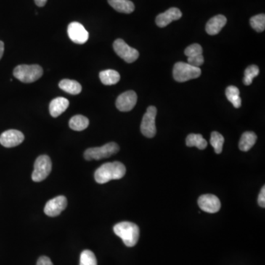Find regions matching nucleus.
Returning <instances> with one entry per match:
<instances>
[{
    "instance_id": "9d476101",
    "label": "nucleus",
    "mask_w": 265,
    "mask_h": 265,
    "mask_svg": "<svg viewBox=\"0 0 265 265\" xmlns=\"http://www.w3.org/2000/svg\"><path fill=\"white\" fill-rule=\"evenodd\" d=\"M137 102V94L133 91H128L120 94L116 101V106L120 112L132 110Z\"/></svg>"
},
{
    "instance_id": "f3484780",
    "label": "nucleus",
    "mask_w": 265,
    "mask_h": 265,
    "mask_svg": "<svg viewBox=\"0 0 265 265\" xmlns=\"http://www.w3.org/2000/svg\"><path fill=\"white\" fill-rule=\"evenodd\" d=\"M109 5L116 11L123 14H131L134 11L135 6L130 0H108Z\"/></svg>"
},
{
    "instance_id": "6ab92c4d",
    "label": "nucleus",
    "mask_w": 265,
    "mask_h": 265,
    "mask_svg": "<svg viewBox=\"0 0 265 265\" xmlns=\"http://www.w3.org/2000/svg\"><path fill=\"white\" fill-rule=\"evenodd\" d=\"M99 79L102 84L112 86L117 84L120 80V75L118 72L113 70H107L99 72Z\"/></svg>"
},
{
    "instance_id": "f257e3e1",
    "label": "nucleus",
    "mask_w": 265,
    "mask_h": 265,
    "mask_svg": "<svg viewBox=\"0 0 265 265\" xmlns=\"http://www.w3.org/2000/svg\"><path fill=\"white\" fill-rule=\"evenodd\" d=\"M126 168L121 162H109L99 167L94 173V179L98 184H103L112 180L123 178Z\"/></svg>"
},
{
    "instance_id": "0eeeda50",
    "label": "nucleus",
    "mask_w": 265,
    "mask_h": 265,
    "mask_svg": "<svg viewBox=\"0 0 265 265\" xmlns=\"http://www.w3.org/2000/svg\"><path fill=\"white\" fill-rule=\"evenodd\" d=\"M156 115V108L151 105L147 108V112L143 116L141 124V132L146 137L152 138L156 134V127H155Z\"/></svg>"
},
{
    "instance_id": "dca6fc26",
    "label": "nucleus",
    "mask_w": 265,
    "mask_h": 265,
    "mask_svg": "<svg viewBox=\"0 0 265 265\" xmlns=\"http://www.w3.org/2000/svg\"><path fill=\"white\" fill-rule=\"evenodd\" d=\"M70 102L64 97L53 99L49 104V113L52 117H58L68 109Z\"/></svg>"
},
{
    "instance_id": "c756f323",
    "label": "nucleus",
    "mask_w": 265,
    "mask_h": 265,
    "mask_svg": "<svg viewBox=\"0 0 265 265\" xmlns=\"http://www.w3.org/2000/svg\"><path fill=\"white\" fill-rule=\"evenodd\" d=\"M258 203L260 206L264 208L265 207V186H263L262 189H261L258 197Z\"/></svg>"
},
{
    "instance_id": "f8f14e48",
    "label": "nucleus",
    "mask_w": 265,
    "mask_h": 265,
    "mask_svg": "<svg viewBox=\"0 0 265 265\" xmlns=\"http://www.w3.org/2000/svg\"><path fill=\"white\" fill-rule=\"evenodd\" d=\"M67 206V200L65 196L60 195L49 200L44 207V213L47 216L56 217Z\"/></svg>"
},
{
    "instance_id": "7ed1b4c3",
    "label": "nucleus",
    "mask_w": 265,
    "mask_h": 265,
    "mask_svg": "<svg viewBox=\"0 0 265 265\" xmlns=\"http://www.w3.org/2000/svg\"><path fill=\"white\" fill-rule=\"evenodd\" d=\"M43 75V69L39 65H19L14 70V76L22 83H31Z\"/></svg>"
},
{
    "instance_id": "7c9ffc66",
    "label": "nucleus",
    "mask_w": 265,
    "mask_h": 265,
    "mask_svg": "<svg viewBox=\"0 0 265 265\" xmlns=\"http://www.w3.org/2000/svg\"><path fill=\"white\" fill-rule=\"evenodd\" d=\"M37 265H53L50 258L46 256H41L37 261Z\"/></svg>"
},
{
    "instance_id": "4468645a",
    "label": "nucleus",
    "mask_w": 265,
    "mask_h": 265,
    "mask_svg": "<svg viewBox=\"0 0 265 265\" xmlns=\"http://www.w3.org/2000/svg\"><path fill=\"white\" fill-rule=\"evenodd\" d=\"M182 17V13L177 8H171L163 14L157 16L155 23L159 27H165L173 21L178 20Z\"/></svg>"
},
{
    "instance_id": "bb28decb",
    "label": "nucleus",
    "mask_w": 265,
    "mask_h": 265,
    "mask_svg": "<svg viewBox=\"0 0 265 265\" xmlns=\"http://www.w3.org/2000/svg\"><path fill=\"white\" fill-rule=\"evenodd\" d=\"M80 265H97L95 255L91 250H83L80 254Z\"/></svg>"
},
{
    "instance_id": "20e7f679",
    "label": "nucleus",
    "mask_w": 265,
    "mask_h": 265,
    "mask_svg": "<svg viewBox=\"0 0 265 265\" xmlns=\"http://www.w3.org/2000/svg\"><path fill=\"white\" fill-rule=\"evenodd\" d=\"M201 75V70L199 67H193L184 62H178L173 68V78L180 83L195 79Z\"/></svg>"
},
{
    "instance_id": "f03ea898",
    "label": "nucleus",
    "mask_w": 265,
    "mask_h": 265,
    "mask_svg": "<svg viewBox=\"0 0 265 265\" xmlns=\"http://www.w3.org/2000/svg\"><path fill=\"white\" fill-rule=\"evenodd\" d=\"M114 231L128 247L135 246L139 239V228L131 222L117 223L114 227Z\"/></svg>"
},
{
    "instance_id": "423d86ee",
    "label": "nucleus",
    "mask_w": 265,
    "mask_h": 265,
    "mask_svg": "<svg viewBox=\"0 0 265 265\" xmlns=\"http://www.w3.org/2000/svg\"><path fill=\"white\" fill-rule=\"evenodd\" d=\"M52 170V162L48 155H40L34 164V170L32 174V179L35 182H41L47 178Z\"/></svg>"
},
{
    "instance_id": "39448f33",
    "label": "nucleus",
    "mask_w": 265,
    "mask_h": 265,
    "mask_svg": "<svg viewBox=\"0 0 265 265\" xmlns=\"http://www.w3.org/2000/svg\"><path fill=\"white\" fill-rule=\"evenodd\" d=\"M119 150L120 147L117 143H108L102 147L87 149L85 151L84 158L87 161L100 160L115 155Z\"/></svg>"
},
{
    "instance_id": "a878e982",
    "label": "nucleus",
    "mask_w": 265,
    "mask_h": 265,
    "mask_svg": "<svg viewBox=\"0 0 265 265\" xmlns=\"http://www.w3.org/2000/svg\"><path fill=\"white\" fill-rule=\"evenodd\" d=\"M251 27L258 33L263 32L265 29V15L264 14L254 16L250 19Z\"/></svg>"
},
{
    "instance_id": "c85d7f7f",
    "label": "nucleus",
    "mask_w": 265,
    "mask_h": 265,
    "mask_svg": "<svg viewBox=\"0 0 265 265\" xmlns=\"http://www.w3.org/2000/svg\"><path fill=\"white\" fill-rule=\"evenodd\" d=\"M204 59L203 55H197V56H192L188 58V64L195 67H200L203 65Z\"/></svg>"
},
{
    "instance_id": "a211bd4d",
    "label": "nucleus",
    "mask_w": 265,
    "mask_h": 265,
    "mask_svg": "<svg viewBox=\"0 0 265 265\" xmlns=\"http://www.w3.org/2000/svg\"><path fill=\"white\" fill-rule=\"evenodd\" d=\"M257 140L256 133L251 131H246L242 135L239 143V150L247 152L254 145Z\"/></svg>"
},
{
    "instance_id": "5701e85b",
    "label": "nucleus",
    "mask_w": 265,
    "mask_h": 265,
    "mask_svg": "<svg viewBox=\"0 0 265 265\" xmlns=\"http://www.w3.org/2000/svg\"><path fill=\"white\" fill-rule=\"evenodd\" d=\"M226 96L229 102H231L234 108L239 109L242 105V99L239 96V88L234 86H230L226 88Z\"/></svg>"
},
{
    "instance_id": "1a4fd4ad",
    "label": "nucleus",
    "mask_w": 265,
    "mask_h": 265,
    "mask_svg": "<svg viewBox=\"0 0 265 265\" xmlns=\"http://www.w3.org/2000/svg\"><path fill=\"white\" fill-rule=\"evenodd\" d=\"M67 32L70 39L75 44H85L88 41L89 36L87 30L79 22H75L70 23L67 29Z\"/></svg>"
},
{
    "instance_id": "9b49d317",
    "label": "nucleus",
    "mask_w": 265,
    "mask_h": 265,
    "mask_svg": "<svg viewBox=\"0 0 265 265\" xmlns=\"http://www.w3.org/2000/svg\"><path fill=\"white\" fill-rule=\"evenodd\" d=\"M25 136L17 130H9L2 133L0 136V144L5 147H14L22 144Z\"/></svg>"
},
{
    "instance_id": "2eb2a0df",
    "label": "nucleus",
    "mask_w": 265,
    "mask_h": 265,
    "mask_svg": "<svg viewBox=\"0 0 265 265\" xmlns=\"http://www.w3.org/2000/svg\"><path fill=\"white\" fill-rule=\"evenodd\" d=\"M226 23H227V19L225 16H215L207 22L206 26H205L206 33L211 35L218 34Z\"/></svg>"
},
{
    "instance_id": "ddd939ff",
    "label": "nucleus",
    "mask_w": 265,
    "mask_h": 265,
    "mask_svg": "<svg viewBox=\"0 0 265 265\" xmlns=\"http://www.w3.org/2000/svg\"><path fill=\"white\" fill-rule=\"evenodd\" d=\"M198 205L203 211L216 213L221 209V203L219 198L214 194H203L198 199Z\"/></svg>"
},
{
    "instance_id": "4be33fe9",
    "label": "nucleus",
    "mask_w": 265,
    "mask_h": 265,
    "mask_svg": "<svg viewBox=\"0 0 265 265\" xmlns=\"http://www.w3.org/2000/svg\"><path fill=\"white\" fill-rule=\"evenodd\" d=\"M186 144L188 147H196L200 150H204L208 145L207 141L203 139L201 134H194V133H191L187 136Z\"/></svg>"
},
{
    "instance_id": "aec40b11",
    "label": "nucleus",
    "mask_w": 265,
    "mask_h": 265,
    "mask_svg": "<svg viewBox=\"0 0 265 265\" xmlns=\"http://www.w3.org/2000/svg\"><path fill=\"white\" fill-rule=\"evenodd\" d=\"M59 87L66 92L73 95L80 94L82 91V86L78 82L73 80L64 79L59 83Z\"/></svg>"
},
{
    "instance_id": "2f4dec72",
    "label": "nucleus",
    "mask_w": 265,
    "mask_h": 265,
    "mask_svg": "<svg viewBox=\"0 0 265 265\" xmlns=\"http://www.w3.org/2000/svg\"><path fill=\"white\" fill-rule=\"evenodd\" d=\"M47 0H35V4L38 6V7H44L46 5Z\"/></svg>"
},
{
    "instance_id": "473e14b6",
    "label": "nucleus",
    "mask_w": 265,
    "mask_h": 265,
    "mask_svg": "<svg viewBox=\"0 0 265 265\" xmlns=\"http://www.w3.org/2000/svg\"><path fill=\"white\" fill-rule=\"evenodd\" d=\"M5 45L3 41H0V60L3 57V53H4Z\"/></svg>"
},
{
    "instance_id": "412c9836",
    "label": "nucleus",
    "mask_w": 265,
    "mask_h": 265,
    "mask_svg": "<svg viewBox=\"0 0 265 265\" xmlns=\"http://www.w3.org/2000/svg\"><path fill=\"white\" fill-rule=\"evenodd\" d=\"M70 127L71 129L76 131H82L88 128L89 125V120L87 117L83 115L74 116L70 119Z\"/></svg>"
},
{
    "instance_id": "393cba45",
    "label": "nucleus",
    "mask_w": 265,
    "mask_h": 265,
    "mask_svg": "<svg viewBox=\"0 0 265 265\" xmlns=\"http://www.w3.org/2000/svg\"><path fill=\"white\" fill-rule=\"evenodd\" d=\"M259 73V69L256 65H250L247 67L245 71L243 83L245 86H250L253 83V78L258 76Z\"/></svg>"
},
{
    "instance_id": "cd10ccee",
    "label": "nucleus",
    "mask_w": 265,
    "mask_h": 265,
    "mask_svg": "<svg viewBox=\"0 0 265 265\" xmlns=\"http://www.w3.org/2000/svg\"><path fill=\"white\" fill-rule=\"evenodd\" d=\"M184 53L188 58L201 55L203 53V48L200 44H193L186 48Z\"/></svg>"
},
{
    "instance_id": "6e6552de",
    "label": "nucleus",
    "mask_w": 265,
    "mask_h": 265,
    "mask_svg": "<svg viewBox=\"0 0 265 265\" xmlns=\"http://www.w3.org/2000/svg\"><path fill=\"white\" fill-rule=\"evenodd\" d=\"M113 47L117 56H120L128 64L136 62L139 58V51L127 44L124 40L120 38L116 40L114 42Z\"/></svg>"
},
{
    "instance_id": "b1692460",
    "label": "nucleus",
    "mask_w": 265,
    "mask_h": 265,
    "mask_svg": "<svg viewBox=\"0 0 265 265\" xmlns=\"http://www.w3.org/2000/svg\"><path fill=\"white\" fill-rule=\"evenodd\" d=\"M224 137L221 133L214 131L211 133V139H210V143H211L212 147L215 152L218 154L221 153L223 151V144H224Z\"/></svg>"
}]
</instances>
